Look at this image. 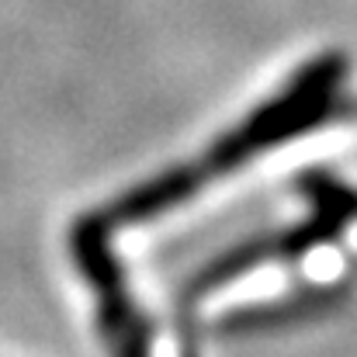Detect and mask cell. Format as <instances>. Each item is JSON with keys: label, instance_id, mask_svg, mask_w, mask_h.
<instances>
[{"label": "cell", "instance_id": "5", "mask_svg": "<svg viewBox=\"0 0 357 357\" xmlns=\"http://www.w3.org/2000/svg\"><path fill=\"white\" fill-rule=\"evenodd\" d=\"M98 333L112 357H153V323L139 312L128 288L98 298Z\"/></svg>", "mask_w": 357, "mask_h": 357}, {"label": "cell", "instance_id": "1", "mask_svg": "<svg viewBox=\"0 0 357 357\" xmlns=\"http://www.w3.org/2000/svg\"><path fill=\"white\" fill-rule=\"evenodd\" d=\"M333 80H337L333 63H316L305 73H298L281 94H274L267 105L250 112L233 132H226L212 142L208 156L202 160L205 174L208 177L233 174L257 153H267V149H274V146H281L309 128H319L333 115V105L323 98Z\"/></svg>", "mask_w": 357, "mask_h": 357}, {"label": "cell", "instance_id": "4", "mask_svg": "<svg viewBox=\"0 0 357 357\" xmlns=\"http://www.w3.org/2000/svg\"><path fill=\"white\" fill-rule=\"evenodd\" d=\"M112 226L105 222L101 212H91V215H80L70 229V257H73V267L80 271V278L94 288V295H112L128 288L125 281V267H121L119 253L112 246Z\"/></svg>", "mask_w": 357, "mask_h": 357}, {"label": "cell", "instance_id": "3", "mask_svg": "<svg viewBox=\"0 0 357 357\" xmlns=\"http://www.w3.org/2000/svg\"><path fill=\"white\" fill-rule=\"evenodd\" d=\"M205 184H208V174L202 163H177V167H167L156 177L128 188L108 208H101V215L112 229H128V226L160 219V215L188 205Z\"/></svg>", "mask_w": 357, "mask_h": 357}, {"label": "cell", "instance_id": "6", "mask_svg": "<svg viewBox=\"0 0 357 357\" xmlns=\"http://www.w3.org/2000/svg\"><path fill=\"white\" fill-rule=\"evenodd\" d=\"M295 191L319 212V215H330L337 222H351L357 219V191L347 188L340 177L326 174V170H302L295 177Z\"/></svg>", "mask_w": 357, "mask_h": 357}, {"label": "cell", "instance_id": "2", "mask_svg": "<svg viewBox=\"0 0 357 357\" xmlns=\"http://www.w3.org/2000/svg\"><path fill=\"white\" fill-rule=\"evenodd\" d=\"M351 284L347 281H323V284H298L284 295L264 298V302H243L236 309L222 312L212 323V333L229 340V337H257V333H274L295 323L319 319L333 312L347 298Z\"/></svg>", "mask_w": 357, "mask_h": 357}]
</instances>
